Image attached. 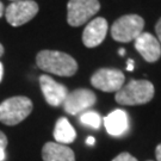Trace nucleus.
<instances>
[{"label":"nucleus","mask_w":161,"mask_h":161,"mask_svg":"<svg viewBox=\"0 0 161 161\" xmlns=\"http://www.w3.org/2000/svg\"><path fill=\"white\" fill-rule=\"evenodd\" d=\"M38 68L60 76H72L78 70V64L70 55L56 50H42L36 56Z\"/></svg>","instance_id":"obj_1"},{"label":"nucleus","mask_w":161,"mask_h":161,"mask_svg":"<svg viewBox=\"0 0 161 161\" xmlns=\"http://www.w3.org/2000/svg\"><path fill=\"white\" fill-rule=\"evenodd\" d=\"M154 97V86L148 80H131L116 92V102L122 105H141Z\"/></svg>","instance_id":"obj_2"},{"label":"nucleus","mask_w":161,"mask_h":161,"mask_svg":"<svg viewBox=\"0 0 161 161\" xmlns=\"http://www.w3.org/2000/svg\"><path fill=\"white\" fill-rule=\"evenodd\" d=\"M32 108V102L28 97L8 98L0 104V122L6 125H16L31 114Z\"/></svg>","instance_id":"obj_3"},{"label":"nucleus","mask_w":161,"mask_h":161,"mask_svg":"<svg viewBox=\"0 0 161 161\" xmlns=\"http://www.w3.org/2000/svg\"><path fill=\"white\" fill-rule=\"evenodd\" d=\"M144 20L137 14H127L118 18L111 26L112 38L121 43H128L137 38L142 34Z\"/></svg>","instance_id":"obj_4"},{"label":"nucleus","mask_w":161,"mask_h":161,"mask_svg":"<svg viewBox=\"0 0 161 161\" xmlns=\"http://www.w3.org/2000/svg\"><path fill=\"white\" fill-rule=\"evenodd\" d=\"M100 8L98 0H69L67 22L70 26H80L90 20Z\"/></svg>","instance_id":"obj_5"},{"label":"nucleus","mask_w":161,"mask_h":161,"mask_svg":"<svg viewBox=\"0 0 161 161\" xmlns=\"http://www.w3.org/2000/svg\"><path fill=\"white\" fill-rule=\"evenodd\" d=\"M38 12V5L34 0H18L5 8L7 23L12 26H20L30 22Z\"/></svg>","instance_id":"obj_6"},{"label":"nucleus","mask_w":161,"mask_h":161,"mask_svg":"<svg viewBox=\"0 0 161 161\" xmlns=\"http://www.w3.org/2000/svg\"><path fill=\"white\" fill-rule=\"evenodd\" d=\"M124 79V74L119 69L102 68L92 75L91 84L104 92H117L123 86Z\"/></svg>","instance_id":"obj_7"},{"label":"nucleus","mask_w":161,"mask_h":161,"mask_svg":"<svg viewBox=\"0 0 161 161\" xmlns=\"http://www.w3.org/2000/svg\"><path fill=\"white\" fill-rule=\"evenodd\" d=\"M96 100L97 97L91 90L78 88L68 93L64 102V109L69 115H78L93 106Z\"/></svg>","instance_id":"obj_8"},{"label":"nucleus","mask_w":161,"mask_h":161,"mask_svg":"<svg viewBox=\"0 0 161 161\" xmlns=\"http://www.w3.org/2000/svg\"><path fill=\"white\" fill-rule=\"evenodd\" d=\"M40 86L47 103L52 106H60L61 104H64L69 93L67 87L56 82L49 75H41Z\"/></svg>","instance_id":"obj_9"},{"label":"nucleus","mask_w":161,"mask_h":161,"mask_svg":"<svg viewBox=\"0 0 161 161\" xmlns=\"http://www.w3.org/2000/svg\"><path fill=\"white\" fill-rule=\"evenodd\" d=\"M135 48L147 62H155L161 56V44L149 32H142L135 40Z\"/></svg>","instance_id":"obj_10"},{"label":"nucleus","mask_w":161,"mask_h":161,"mask_svg":"<svg viewBox=\"0 0 161 161\" xmlns=\"http://www.w3.org/2000/svg\"><path fill=\"white\" fill-rule=\"evenodd\" d=\"M109 25L104 18H94L87 24L82 32V43L87 48H94L99 46L106 37Z\"/></svg>","instance_id":"obj_11"},{"label":"nucleus","mask_w":161,"mask_h":161,"mask_svg":"<svg viewBox=\"0 0 161 161\" xmlns=\"http://www.w3.org/2000/svg\"><path fill=\"white\" fill-rule=\"evenodd\" d=\"M43 161H75L74 152L66 144L47 142L42 149Z\"/></svg>","instance_id":"obj_12"},{"label":"nucleus","mask_w":161,"mask_h":161,"mask_svg":"<svg viewBox=\"0 0 161 161\" xmlns=\"http://www.w3.org/2000/svg\"><path fill=\"white\" fill-rule=\"evenodd\" d=\"M104 125L106 131L112 136H121L129 128V118L125 111L115 110L104 118Z\"/></svg>","instance_id":"obj_13"},{"label":"nucleus","mask_w":161,"mask_h":161,"mask_svg":"<svg viewBox=\"0 0 161 161\" xmlns=\"http://www.w3.org/2000/svg\"><path fill=\"white\" fill-rule=\"evenodd\" d=\"M76 137V132L74 128L70 125L69 121L66 117L58 118L55 129H54V138L58 143L61 144H68L72 143Z\"/></svg>","instance_id":"obj_14"},{"label":"nucleus","mask_w":161,"mask_h":161,"mask_svg":"<svg viewBox=\"0 0 161 161\" xmlns=\"http://www.w3.org/2000/svg\"><path fill=\"white\" fill-rule=\"evenodd\" d=\"M80 122L87 127L98 129L102 124V118L96 111H86L80 116Z\"/></svg>","instance_id":"obj_15"},{"label":"nucleus","mask_w":161,"mask_h":161,"mask_svg":"<svg viewBox=\"0 0 161 161\" xmlns=\"http://www.w3.org/2000/svg\"><path fill=\"white\" fill-rule=\"evenodd\" d=\"M112 161H137V159L134 158L129 153H121V154H118V155L116 156Z\"/></svg>","instance_id":"obj_16"},{"label":"nucleus","mask_w":161,"mask_h":161,"mask_svg":"<svg viewBox=\"0 0 161 161\" xmlns=\"http://www.w3.org/2000/svg\"><path fill=\"white\" fill-rule=\"evenodd\" d=\"M6 147H7V137L4 132L0 130V148L6 149Z\"/></svg>","instance_id":"obj_17"},{"label":"nucleus","mask_w":161,"mask_h":161,"mask_svg":"<svg viewBox=\"0 0 161 161\" xmlns=\"http://www.w3.org/2000/svg\"><path fill=\"white\" fill-rule=\"evenodd\" d=\"M155 31H156V36H158V41L160 42V44H161V18L159 19V22L156 23Z\"/></svg>","instance_id":"obj_18"},{"label":"nucleus","mask_w":161,"mask_h":161,"mask_svg":"<svg viewBox=\"0 0 161 161\" xmlns=\"http://www.w3.org/2000/svg\"><path fill=\"white\" fill-rule=\"evenodd\" d=\"M155 155H156V159H158V161H161V143L156 147Z\"/></svg>","instance_id":"obj_19"},{"label":"nucleus","mask_w":161,"mask_h":161,"mask_svg":"<svg viewBox=\"0 0 161 161\" xmlns=\"http://www.w3.org/2000/svg\"><path fill=\"white\" fill-rule=\"evenodd\" d=\"M86 143L88 144V146H93V144L96 143V138L92 137V136H90V137H87Z\"/></svg>","instance_id":"obj_20"},{"label":"nucleus","mask_w":161,"mask_h":161,"mask_svg":"<svg viewBox=\"0 0 161 161\" xmlns=\"http://www.w3.org/2000/svg\"><path fill=\"white\" fill-rule=\"evenodd\" d=\"M6 159V153L4 148H0V161H5Z\"/></svg>","instance_id":"obj_21"},{"label":"nucleus","mask_w":161,"mask_h":161,"mask_svg":"<svg viewBox=\"0 0 161 161\" xmlns=\"http://www.w3.org/2000/svg\"><path fill=\"white\" fill-rule=\"evenodd\" d=\"M134 69V60H128L127 70H132Z\"/></svg>","instance_id":"obj_22"},{"label":"nucleus","mask_w":161,"mask_h":161,"mask_svg":"<svg viewBox=\"0 0 161 161\" xmlns=\"http://www.w3.org/2000/svg\"><path fill=\"white\" fill-rule=\"evenodd\" d=\"M4 13H5V6H4V4L0 1V18L4 16Z\"/></svg>","instance_id":"obj_23"},{"label":"nucleus","mask_w":161,"mask_h":161,"mask_svg":"<svg viewBox=\"0 0 161 161\" xmlns=\"http://www.w3.org/2000/svg\"><path fill=\"white\" fill-rule=\"evenodd\" d=\"M3 74H4V67H3V64L0 62V81L3 80Z\"/></svg>","instance_id":"obj_24"},{"label":"nucleus","mask_w":161,"mask_h":161,"mask_svg":"<svg viewBox=\"0 0 161 161\" xmlns=\"http://www.w3.org/2000/svg\"><path fill=\"white\" fill-rule=\"evenodd\" d=\"M3 54H4V47L0 43V56H3Z\"/></svg>","instance_id":"obj_25"},{"label":"nucleus","mask_w":161,"mask_h":161,"mask_svg":"<svg viewBox=\"0 0 161 161\" xmlns=\"http://www.w3.org/2000/svg\"><path fill=\"white\" fill-rule=\"evenodd\" d=\"M118 53H119V55H124V54H125V50H124V49H121Z\"/></svg>","instance_id":"obj_26"},{"label":"nucleus","mask_w":161,"mask_h":161,"mask_svg":"<svg viewBox=\"0 0 161 161\" xmlns=\"http://www.w3.org/2000/svg\"><path fill=\"white\" fill-rule=\"evenodd\" d=\"M13 1H18V0H13Z\"/></svg>","instance_id":"obj_27"}]
</instances>
